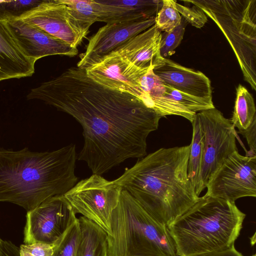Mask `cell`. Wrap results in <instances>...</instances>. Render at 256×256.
I'll list each match as a JSON object with an SVG mask.
<instances>
[{
	"label": "cell",
	"instance_id": "9a60e30c",
	"mask_svg": "<svg viewBox=\"0 0 256 256\" xmlns=\"http://www.w3.org/2000/svg\"><path fill=\"white\" fill-rule=\"evenodd\" d=\"M154 74L166 84L196 97L212 100L211 82L202 72L182 66L164 58L153 69Z\"/></svg>",
	"mask_w": 256,
	"mask_h": 256
},
{
	"label": "cell",
	"instance_id": "30bf717a",
	"mask_svg": "<svg viewBox=\"0 0 256 256\" xmlns=\"http://www.w3.org/2000/svg\"><path fill=\"white\" fill-rule=\"evenodd\" d=\"M76 218L64 195L50 198L27 212L24 242L52 244Z\"/></svg>",
	"mask_w": 256,
	"mask_h": 256
},
{
	"label": "cell",
	"instance_id": "836d02e7",
	"mask_svg": "<svg viewBox=\"0 0 256 256\" xmlns=\"http://www.w3.org/2000/svg\"><path fill=\"white\" fill-rule=\"evenodd\" d=\"M1 238H0V242Z\"/></svg>",
	"mask_w": 256,
	"mask_h": 256
},
{
	"label": "cell",
	"instance_id": "83f0119b",
	"mask_svg": "<svg viewBox=\"0 0 256 256\" xmlns=\"http://www.w3.org/2000/svg\"><path fill=\"white\" fill-rule=\"evenodd\" d=\"M20 256H52V245L43 242L22 244L19 248Z\"/></svg>",
	"mask_w": 256,
	"mask_h": 256
},
{
	"label": "cell",
	"instance_id": "8fae6325",
	"mask_svg": "<svg viewBox=\"0 0 256 256\" xmlns=\"http://www.w3.org/2000/svg\"><path fill=\"white\" fill-rule=\"evenodd\" d=\"M17 18L36 25L73 48L86 37L91 26L78 20L60 0H44Z\"/></svg>",
	"mask_w": 256,
	"mask_h": 256
},
{
	"label": "cell",
	"instance_id": "9c48e42d",
	"mask_svg": "<svg viewBox=\"0 0 256 256\" xmlns=\"http://www.w3.org/2000/svg\"><path fill=\"white\" fill-rule=\"evenodd\" d=\"M206 195L230 202L256 196V156L236 151L224 161L209 180Z\"/></svg>",
	"mask_w": 256,
	"mask_h": 256
},
{
	"label": "cell",
	"instance_id": "484cf974",
	"mask_svg": "<svg viewBox=\"0 0 256 256\" xmlns=\"http://www.w3.org/2000/svg\"><path fill=\"white\" fill-rule=\"evenodd\" d=\"M43 0H0V15L3 18L19 17L38 6Z\"/></svg>",
	"mask_w": 256,
	"mask_h": 256
},
{
	"label": "cell",
	"instance_id": "d6a6232c",
	"mask_svg": "<svg viewBox=\"0 0 256 256\" xmlns=\"http://www.w3.org/2000/svg\"><path fill=\"white\" fill-rule=\"evenodd\" d=\"M252 256H256V254H254V255H252Z\"/></svg>",
	"mask_w": 256,
	"mask_h": 256
},
{
	"label": "cell",
	"instance_id": "2e32d148",
	"mask_svg": "<svg viewBox=\"0 0 256 256\" xmlns=\"http://www.w3.org/2000/svg\"><path fill=\"white\" fill-rule=\"evenodd\" d=\"M161 32L154 24L128 40L113 52L126 57L140 68H154L164 58L160 51Z\"/></svg>",
	"mask_w": 256,
	"mask_h": 256
},
{
	"label": "cell",
	"instance_id": "44dd1931",
	"mask_svg": "<svg viewBox=\"0 0 256 256\" xmlns=\"http://www.w3.org/2000/svg\"><path fill=\"white\" fill-rule=\"evenodd\" d=\"M191 123L192 136L190 144L188 172L189 179L196 194L199 196L202 192L200 178L203 156V134L196 114Z\"/></svg>",
	"mask_w": 256,
	"mask_h": 256
},
{
	"label": "cell",
	"instance_id": "1f68e13d",
	"mask_svg": "<svg viewBox=\"0 0 256 256\" xmlns=\"http://www.w3.org/2000/svg\"><path fill=\"white\" fill-rule=\"evenodd\" d=\"M256 234H254V236H252L250 239V243L252 246H253L255 242H256Z\"/></svg>",
	"mask_w": 256,
	"mask_h": 256
},
{
	"label": "cell",
	"instance_id": "3957f363",
	"mask_svg": "<svg viewBox=\"0 0 256 256\" xmlns=\"http://www.w3.org/2000/svg\"><path fill=\"white\" fill-rule=\"evenodd\" d=\"M76 146L52 152L0 150V202L30 211L46 199L64 195L77 182Z\"/></svg>",
	"mask_w": 256,
	"mask_h": 256
},
{
	"label": "cell",
	"instance_id": "603a6c76",
	"mask_svg": "<svg viewBox=\"0 0 256 256\" xmlns=\"http://www.w3.org/2000/svg\"><path fill=\"white\" fill-rule=\"evenodd\" d=\"M164 96L176 102L194 113L196 114L214 108L212 100H206L182 92L164 83Z\"/></svg>",
	"mask_w": 256,
	"mask_h": 256
},
{
	"label": "cell",
	"instance_id": "ac0fdd59",
	"mask_svg": "<svg viewBox=\"0 0 256 256\" xmlns=\"http://www.w3.org/2000/svg\"><path fill=\"white\" fill-rule=\"evenodd\" d=\"M151 68L140 80L142 94L140 100L161 118L166 116H182L192 122L196 114L164 95L163 82L156 76Z\"/></svg>",
	"mask_w": 256,
	"mask_h": 256
},
{
	"label": "cell",
	"instance_id": "4316f807",
	"mask_svg": "<svg viewBox=\"0 0 256 256\" xmlns=\"http://www.w3.org/2000/svg\"><path fill=\"white\" fill-rule=\"evenodd\" d=\"M176 8L184 20L192 26L200 28L208 22V17L198 7L193 4L192 7L176 4Z\"/></svg>",
	"mask_w": 256,
	"mask_h": 256
},
{
	"label": "cell",
	"instance_id": "4dcf8cb0",
	"mask_svg": "<svg viewBox=\"0 0 256 256\" xmlns=\"http://www.w3.org/2000/svg\"><path fill=\"white\" fill-rule=\"evenodd\" d=\"M196 256H244L234 248V245L222 250L202 254Z\"/></svg>",
	"mask_w": 256,
	"mask_h": 256
},
{
	"label": "cell",
	"instance_id": "5bb4252c",
	"mask_svg": "<svg viewBox=\"0 0 256 256\" xmlns=\"http://www.w3.org/2000/svg\"><path fill=\"white\" fill-rule=\"evenodd\" d=\"M3 18L20 48L35 61L53 55L74 57L78 54V48L71 47L31 22L17 18Z\"/></svg>",
	"mask_w": 256,
	"mask_h": 256
},
{
	"label": "cell",
	"instance_id": "ba28073f",
	"mask_svg": "<svg viewBox=\"0 0 256 256\" xmlns=\"http://www.w3.org/2000/svg\"><path fill=\"white\" fill-rule=\"evenodd\" d=\"M203 134L200 172L201 192L216 170L232 154L238 150L236 132L230 120L215 107L196 113Z\"/></svg>",
	"mask_w": 256,
	"mask_h": 256
},
{
	"label": "cell",
	"instance_id": "4fadbf2b",
	"mask_svg": "<svg viewBox=\"0 0 256 256\" xmlns=\"http://www.w3.org/2000/svg\"><path fill=\"white\" fill-rule=\"evenodd\" d=\"M155 18L106 24L89 38L86 50L80 54L76 66L86 69L98 62L132 38L154 25Z\"/></svg>",
	"mask_w": 256,
	"mask_h": 256
},
{
	"label": "cell",
	"instance_id": "7a4b0ae2",
	"mask_svg": "<svg viewBox=\"0 0 256 256\" xmlns=\"http://www.w3.org/2000/svg\"><path fill=\"white\" fill-rule=\"evenodd\" d=\"M190 150V144L160 148L126 168L114 181L168 226L200 198L188 176Z\"/></svg>",
	"mask_w": 256,
	"mask_h": 256
},
{
	"label": "cell",
	"instance_id": "f546056e",
	"mask_svg": "<svg viewBox=\"0 0 256 256\" xmlns=\"http://www.w3.org/2000/svg\"><path fill=\"white\" fill-rule=\"evenodd\" d=\"M0 256H20L19 248L10 241L1 239L0 242Z\"/></svg>",
	"mask_w": 256,
	"mask_h": 256
},
{
	"label": "cell",
	"instance_id": "7402d4cb",
	"mask_svg": "<svg viewBox=\"0 0 256 256\" xmlns=\"http://www.w3.org/2000/svg\"><path fill=\"white\" fill-rule=\"evenodd\" d=\"M52 245V256H82V237L78 218Z\"/></svg>",
	"mask_w": 256,
	"mask_h": 256
},
{
	"label": "cell",
	"instance_id": "6da1fadb",
	"mask_svg": "<svg viewBox=\"0 0 256 256\" xmlns=\"http://www.w3.org/2000/svg\"><path fill=\"white\" fill-rule=\"evenodd\" d=\"M26 97L67 113L80 124L84 144L77 158L99 175L128 158L145 156L146 138L162 118L136 97L99 84L77 66L32 88Z\"/></svg>",
	"mask_w": 256,
	"mask_h": 256
},
{
	"label": "cell",
	"instance_id": "e0dca14e",
	"mask_svg": "<svg viewBox=\"0 0 256 256\" xmlns=\"http://www.w3.org/2000/svg\"><path fill=\"white\" fill-rule=\"evenodd\" d=\"M36 62L20 48L0 15V82L32 76Z\"/></svg>",
	"mask_w": 256,
	"mask_h": 256
},
{
	"label": "cell",
	"instance_id": "ffe728a7",
	"mask_svg": "<svg viewBox=\"0 0 256 256\" xmlns=\"http://www.w3.org/2000/svg\"><path fill=\"white\" fill-rule=\"evenodd\" d=\"M82 237V256H108L107 234L86 218H78Z\"/></svg>",
	"mask_w": 256,
	"mask_h": 256
},
{
	"label": "cell",
	"instance_id": "8992f818",
	"mask_svg": "<svg viewBox=\"0 0 256 256\" xmlns=\"http://www.w3.org/2000/svg\"><path fill=\"white\" fill-rule=\"evenodd\" d=\"M218 26L236 56L244 80L256 90V0H186Z\"/></svg>",
	"mask_w": 256,
	"mask_h": 256
},
{
	"label": "cell",
	"instance_id": "52a82bcc",
	"mask_svg": "<svg viewBox=\"0 0 256 256\" xmlns=\"http://www.w3.org/2000/svg\"><path fill=\"white\" fill-rule=\"evenodd\" d=\"M122 190L114 180L93 174L78 182L64 196L76 214L94 222L109 235L112 214Z\"/></svg>",
	"mask_w": 256,
	"mask_h": 256
},
{
	"label": "cell",
	"instance_id": "d6986e66",
	"mask_svg": "<svg viewBox=\"0 0 256 256\" xmlns=\"http://www.w3.org/2000/svg\"><path fill=\"white\" fill-rule=\"evenodd\" d=\"M240 134L246 130L256 120V109L254 98L243 86L236 88V98L232 116L230 120Z\"/></svg>",
	"mask_w": 256,
	"mask_h": 256
},
{
	"label": "cell",
	"instance_id": "7c38bea8",
	"mask_svg": "<svg viewBox=\"0 0 256 256\" xmlns=\"http://www.w3.org/2000/svg\"><path fill=\"white\" fill-rule=\"evenodd\" d=\"M84 70L87 76L99 84L140 100L142 91L140 80L149 69L140 68L126 57L112 52Z\"/></svg>",
	"mask_w": 256,
	"mask_h": 256
},
{
	"label": "cell",
	"instance_id": "5b68a950",
	"mask_svg": "<svg viewBox=\"0 0 256 256\" xmlns=\"http://www.w3.org/2000/svg\"><path fill=\"white\" fill-rule=\"evenodd\" d=\"M107 235L108 256H177L168 226L122 190Z\"/></svg>",
	"mask_w": 256,
	"mask_h": 256
},
{
	"label": "cell",
	"instance_id": "f1b7e54d",
	"mask_svg": "<svg viewBox=\"0 0 256 256\" xmlns=\"http://www.w3.org/2000/svg\"><path fill=\"white\" fill-rule=\"evenodd\" d=\"M246 140L250 150L246 156H256V120L254 122L249 128L241 134Z\"/></svg>",
	"mask_w": 256,
	"mask_h": 256
},
{
	"label": "cell",
	"instance_id": "cb8c5ba5",
	"mask_svg": "<svg viewBox=\"0 0 256 256\" xmlns=\"http://www.w3.org/2000/svg\"><path fill=\"white\" fill-rule=\"evenodd\" d=\"M175 0H162V5L155 18V25L160 32H168L179 26L182 17Z\"/></svg>",
	"mask_w": 256,
	"mask_h": 256
},
{
	"label": "cell",
	"instance_id": "d4e9b609",
	"mask_svg": "<svg viewBox=\"0 0 256 256\" xmlns=\"http://www.w3.org/2000/svg\"><path fill=\"white\" fill-rule=\"evenodd\" d=\"M186 26V22L182 18L179 26L170 32L162 33L160 51L162 58L168 59L175 53L183 38Z\"/></svg>",
	"mask_w": 256,
	"mask_h": 256
},
{
	"label": "cell",
	"instance_id": "277c9868",
	"mask_svg": "<svg viewBox=\"0 0 256 256\" xmlns=\"http://www.w3.org/2000/svg\"><path fill=\"white\" fill-rule=\"evenodd\" d=\"M246 214L235 202L207 195L168 226L177 256L228 248L240 234Z\"/></svg>",
	"mask_w": 256,
	"mask_h": 256
}]
</instances>
